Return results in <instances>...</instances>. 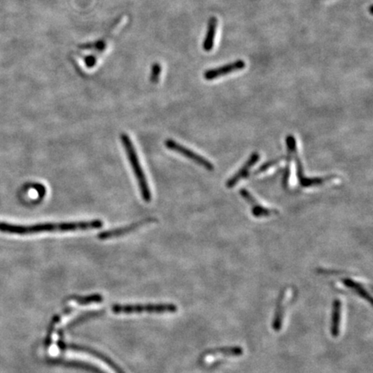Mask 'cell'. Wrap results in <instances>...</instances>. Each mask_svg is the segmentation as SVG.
Here are the masks:
<instances>
[{"mask_svg": "<svg viewBox=\"0 0 373 373\" xmlns=\"http://www.w3.org/2000/svg\"><path fill=\"white\" fill-rule=\"evenodd\" d=\"M103 225V221L101 219H92L77 222L39 223L29 225H14L0 221V231L5 234H18V235H31L53 231H86L99 229L102 227Z\"/></svg>", "mask_w": 373, "mask_h": 373, "instance_id": "obj_1", "label": "cell"}, {"mask_svg": "<svg viewBox=\"0 0 373 373\" xmlns=\"http://www.w3.org/2000/svg\"><path fill=\"white\" fill-rule=\"evenodd\" d=\"M122 145L124 146L128 161L130 163V167L133 170L134 175L136 179V182L139 188L140 194L145 202H150L151 201V192L149 186L147 178L145 175V171L143 169L142 165L140 163L139 157L137 156L136 149L134 147L133 143L130 139L127 134L122 133L120 135Z\"/></svg>", "mask_w": 373, "mask_h": 373, "instance_id": "obj_2", "label": "cell"}, {"mask_svg": "<svg viewBox=\"0 0 373 373\" xmlns=\"http://www.w3.org/2000/svg\"><path fill=\"white\" fill-rule=\"evenodd\" d=\"M286 144H287L288 151L290 157L293 158L296 162V169H297V176L299 179L300 184L301 186L304 188H309V186H316V185H320L327 181H330L333 176H329V177H314L309 178L306 177L303 171V166H302V162L300 160L299 156H298V151L296 149V143L295 137L292 135H289L286 138Z\"/></svg>", "mask_w": 373, "mask_h": 373, "instance_id": "obj_3", "label": "cell"}, {"mask_svg": "<svg viewBox=\"0 0 373 373\" xmlns=\"http://www.w3.org/2000/svg\"><path fill=\"white\" fill-rule=\"evenodd\" d=\"M165 146L170 151H175L178 154L183 156L188 159L192 161L194 163H196L198 165L202 166V168H204L207 170L212 171L214 169L213 163L207 160V158L202 157L201 155L197 154L195 151H193L190 149L186 148L184 145L175 142L174 140L167 139L165 141Z\"/></svg>", "mask_w": 373, "mask_h": 373, "instance_id": "obj_4", "label": "cell"}, {"mask_svg": "<svg viewBox=\"0 0 373 373\" xmlns=\"http://www.w3.org/2000/svg\"><path fill=\"white\" fill-rule=\"evenodd\" d=\"M246 68V62L243 60H238L235 62L221 66L219 68L209 69L204 73V78L207 80H215L224 76L225 74H231L234 72L240 71Z\"/></svg>", "mask_w": 373, "mask_h": 373, "instance_id": "obj_5", "label": "cell"}, {"mask_svg": "<svg viewBox=\"0 0 373 373\" xmlns=\"http://www.w3.org/2000/svg\"><path fill=\"white\" fill-rule=\"evenodd\" d=\"M154 219H147L138 221V222L133 223L130 225L122 226V227L115 228L112 230H107V231H102L101 234H99L98 239L101 240H111V239H115V238L122 237L125 234H130L131 231H136V229H138L140 226L147 224V223L153 222Z\"/></svg>", "mask_w": 373, "mask_h": 373, "instance_id": "obj_6", "label": "cell"}, {"mask_svg": "<svg viewBox=\"0 0 373 373\" xmlns=\"http://www.w3.org/2000/svg\"><path fill=\"white\" fill-rule=\"evenodd\" d=\"M259 159H260V156H259L258 152H253L251 155V157H249L248 160L246 161V163L244 164L243 167L226 181V186L229 189H231L236 184L239 183L240 181H242L243 179L247 177L249 173H250V170L252 169V167L256 163H258Z\"/></svg>", "mask_w": 373, "mask_h": 373, "instance_id": "obj_7", "label": "cell"}, {"mask_svg": "<svg viewBox=\"0 0 373 373\" xmlns=\"http://www.w3.org/2000/svg\"><path fill=\"white\" fill-rule=\"evenodd\" d=\"M240 196H242L249 204L252 206V212L253 216L256 218H262V217H269L272 215L273 213H277V211L275 209H269L262 206L259 202L255 199L248 190H241L240 191Z\"/></svg>", "mask_w": 373, "mask_h": 373, "instance_id": "obj_8", "label": "cell"}, {"mask_svg": "<svg viewBox=\"0 0 373 373\" xmlns=\"http://www.w3.org/2000/svg\"><path fill=\"white\" fill-rule=\"evenodd\" d=\"M217 26H218V21L216 18H211L208 22L207 26V35L203 42V49L205 51H209L213 50L214 45V39L216 36Z\"/></svg>", "mask_w": 373, "mask_h": 373, "instance_id": "obj_9", "label": "cell"}, {"mask_svg": "<svg viewBox=\"0 0 373 373\" xmlns=\"http://www.w3.org/2000/svg\"><path fill=\"white\" fill-rule=\"evenodd\" d=\"M341 304L339 300L334 302L333 315H332L331 334L334 337L340 335V324H341Z\"/></svg>", "mask_w": 373, "mask_h": 373, "instance_id": "obj_10", "label": "cell"}, {"mask_svg": "<svg viewBox=\"0 0 373 373\" xmlns=\"http://www.w3.org/2000/svg\"><path fill=\"white\" fill-rule=\"evenodd\" d=\"M343 283L344 285H346L347 287L354 290L356 293H358L363 298L367 300V301H369V302H371V297L367 293V291L364 290L362 285H359L358 283H356L355 281H353L352 279H345V280H343Z\"/></svg>", "mask_w": 373, "mask_h": 373, "instance_id": "obj_11", "label": "cell"}, {"mask_svg": "<svg viewBox=\"0 0 373 373\" xmlns=\"http://www.w3.org/2000/svg\"><path fill=\"white\" fill-rule=\"evenodd\" d=\"M161 74V66L157 63H155L154 65L152 66V70H151V81H153L154 83H157L159 80V76Z\"/></svg>", "mask_w": 373, "mask_h": 373, "instance_id": "obj_12", "label": "cell"}, {"mask_svg": "<svg viewBox=\"0 0 373 373\" xmlns=\"http://www.w3.org/2000/svg\"><path fill=\"white\" fill-rule=\"evenodd\" d=\"M95 62H96L95 57H88L86 58V65L88 66V67H92V66L95 65Z\"/></svg>", "mask_w": 373, "mask_h": 373, "instance_id": "obj_13", "label": "cell"}]
</instances>
